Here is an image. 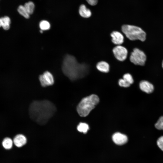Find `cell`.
<instances>
[{
    "instance_id": "obj_9",
    "label": "cell",
    "mask_w": 163,
    "mask_h": 163,
    "mask_svg": "<svg viewBox=\"0 0 163 163\" xmlns=\"http://www.w3.org/2000/svg\"><path fill=\"white\" fill-rule=\"evenodd\" d=\"M112 139L116 144L121 145L126 143L128 141L127 137L120 133H116L112 136Z\"/></svg>"
},
{
    "instance_id": "obj_17",
    "label": "cell",
    "mask_w": 163,
    "mask_h": 163,
    "mask_svg": "<svg viewBox=\"0 0 163 163\" xmlns=\"http://www.w3.org/2000/svg\"><path fill=\"white\" fill-rule=\"evenodd\" d=\"M18 11L22 16L28 19L30 15L27 11L24 5H20L18 7Z\"/></svg>"
},
{
    "instance_id": "obj_16",
    "label": "cell",
    "mask_w": 163,
    "mask_h": 163,
    "mask_svg": "<svg viewBox=\"0 0 163 163\" xmlns=\"http://www.w3.org/2000/svg\"><path fill=\"white\" fill-rule=\"evenodd\" d=\"M24 6L30 15L33 14L35 8V5L32 2L29 1L26 3Z\"/></svg>"
},
{
    "instance_id": "obj_21",
    "label": "cell",
    "mask_w": 163,
    "mask_h": 163,
    "mask_svg": "<svg viewBox=\"0 0 163 163\" xmlns=\"http://www.w3.org/2000/svg\"><path fill=\"white\" fill-rule=\"evenodd\" d=\"M123 78L130 85L134 82L132 76L129 73L125 74L123 76Z\"/></svg>"
},
{
    "instance_id": "obj_7",
    "label": "cell",
    "mask_w": 163,
    "mask_h": 163,
    "mask_svg": "<svg viewBox=\"0 0 163 163\" xmlns=\"http://www.w3.org/2000/svg\"><path fill=\"white\" fill-rule=\"evenodd\" d=\"M39 79L41 86L43 87L51 85L54 83L53 75L51 73L47 71L40 75Z\"/></svg>"
},
{
    "instance_id": "obj_13",
    "label": "cell",
    "mask_w": 163,
    "mask_h": 163,
    "mask_svg": "<svg viewBox=\"0 0 163 163\" xmlns=\"http://www.w3.org/2000/svg\"><path fill=\"white\" fill-rule=\"evenodd\" d=\"M79 13L82 17L88 18L91 17V12L90 9L87 8L84 5H81L79 9Z\"/></svg>"
},
{
    "instance_id": "obj_22",
    "label": "cell",
    "mask_w": 163,
    "mask_h": 163,
    "mask_svg": "<svg viewBox=\"0 0 163 163\" xmlns=\"http://www.w3.org/2000/svg\"><path fill=\"white\" fill-rule=\"evenodd\" d=\"M119 85L121 87H127L130 86V84L128 83L123 78L120 79L119 81Z\"/></svg>"
},
{
    "instance_id": "obj_1",
    "label": "cell",
    "mask_w": 163,
    "mask_h": 163,
    "mask_svg": "<svg viewBox=\"0 0 163 163\" xmlns=\"http://www.w3.org/2000/svg\"><path fill=\"white\" fill-rule=\"evenodd\" d=\"M56 110L55 105L51 101L44 100L34 101L29 109L30 118L39 124H46Z\"/></svg>"
},
{
    "instance_id": "obj_20",
    "label": "cell",
    "mask_w": 163,
    "mask_h": 163,
    "mask_svg": "<svg viewBox=\"0 0 163 163\" xmlns=\"http://www.w3.org/2000/svg\"><path fill=\"white\" fill-rule=\"evenodd\" d=\"M155 126L158 130H163V116L159 118L155 124Z\"/></svg>"
},
{
    "instance_id": "obj_14",
    "label": "cell",
    "mask_w": 163,
    "mask_h": 163,
    "mask_svg": "<svg viewBox=\"0 0 163 163\" xmlns=\"http://www.w3.org/2000/svg\"><path fill=\"white\" fill-rule=\"evenodd\" d=\"M1 18L2 27L5 30H8L10 27L11 20L10 18L8 16H5Z\"/></svg>"
},
{
    "instance_id": "obj_26",
    "label": "cell",
    "mask_w": 163,
    "mask_h": 163,
    "mask_svg": "<svg viewBox=\"0 0 163 163\" xmlns=\"http://www.w3.org/2000/svg\"><path fill=\"white\" fill-rule=\"evenodd\" d=\"M43 30H40V32L41 33H43Z\"/></svg>"
},
{
    "instance_id": "obj_15",
    "label": "cell",
    "mask_w": 163,
    "mask_h": 163,
    "mask_svg": "<svg viewBox=\"0 0 163 163\" xmlns=\"http://www.w3.org/2000/svg\"><path fill=\"white\" fill-rule=\"evenodd\" d=\"M13 142L10 138L6 137L2 141V145L4 148L9 149H11L13 145Z\"/></svg>"
},
{
    "instance_id": "obj_4",
    "label": "cell",
    "mask_w": 163,
    "mask_h": 163,
    "mask_svg": "<svg viewBox=\"0 0 163 163\" xmlns=\"http://www.w3.org/2000/svg\"><path fill=\"white\" fill-rule=\"evenodd\" d=\"M122 31L126 36L131 40H139L144 41L146 39L145 32L140 27L129 24L123 25Z\"/></svg>"
},
{
    "instance_id": "obj_23",
    "label": "cell",
    "mask_w": 163,
    "mask_h": 163,
    "mask_svg": "<svg viewBox=\"0 0 163 163\" xmlns=\"http://www.w3.org/2000/svg\"><path fill=\"white\" fill-rule=\"evenodd\" d=\"M157 144L158 147L163 151V136L158 138L157 141Z\"/></svg>"
},
{
    "instance_id": "obj_25",
    "label": "cell",
    "mask_w": 163,
    "mask_h": 163,
    "mask_svg": "<svg viewBox=\"0 0 163 163\" xmlns=\"http://www.w3.org/2000/svg\"><path fill=\"white\" fill-rule=\"evenodd\" d=\"M2 27V21L1 18H0V27Z\"/></svg>"
},
{
    "instance_id": "obj_8",
    "label": "cell",
    "mask_w": 163,
    "mask_h": 163,
    "mask_svg": "<svg viewBox=\"0 0 163 163\" xmlns=\"http://www.w3.org/2000/svg\"><path fill=\"white\" fill-rule=\"evenodd\" d=\"M111 41L114 44L120 45L124 42V37L121 33L117 31H114L110 34Z\"/></svg>"
},
{
    "instance_id": "obj_2",
    "label": "cell",
    "mask_w": 163,
    "mask_h": 163,
    "mask_svg": "<svg viewBox=\"0 0 163 163\" xmlns=\"http://www.w3.org/2000/svg\"><path fill=\"white\" fill-rule=\"evenodd\" d=\"M87 66L78 62L73 56L67 55L65 57L62 67L64 74L72 80L81 77L86 70Z\"/></svg>"
},
{
    "instance_id": "obj_3",
    "label": "cell",
    "mask_w": 163,
    "mask_h": 163,
    "mask_svg": "<svg viewBox=\"0 0 163 163\" xmlns=\"http://www.w3.org/2000/svg\"><path fill=\"white\" fill-rule=\"evenodd\" d=\"M99 101L98 97L95 94H92L83 98L77 107L78 114L81 117L87 116Z\"/></svg>"
},
{
    "instance_id": "obj_27",
    "label": "cell",
    "mask_w": 163,
    "mask_h": 163,
    "mask_svg": "<svg viewBox=\"0 0 163 163\" xmlns=\"http://www.w3.org/2000/svg\"><path fill=\"white\" fill-rule=\"evenodd\" d=\"M162 67L163 68V62H162Z\"/></svg>"
},
{
    "instance_id": "obj_19",
    "label": "cell",
    "mask_w": 163,
    "mask_h": 163,
    "mask_svg": "<svg viewBox=\"0 0 163 163\" xmlns=\"http://www.w3.org/2000/svg\"><path fill=\"white\" fill-rule=\"evenodd\" d=\"M39 27L41 30H47L50 29V25L48 21L46 20H42L39 23Z\"/></svg>"
},
{
    "instance_id": "obj_6",
    "label": "cell",
    "mask_w": 163,
    "mask_h": 163,
    "mask_svg": "<svg viewBox=\"0 0 163 163\" xmlns=\"http://www.w3.org/2000/svg\"><path fill=\"white\" fill-rule=\"evenodd\" d=\"M112 51L115 58L119 61H124L127 58L128 51L123 46L117 45L113 48Z\"/></svg>"
},
{
    "instance_id": "obj_18",
    "label": "cell",
    "mask_w": 163,
    "mask_h": 163,
    "mask_svg": "<svg viewBox=\"0 0 163 163\" xmlns=\"http://www.w3.org/2000/svg\"><path fill=\"white\" fill-rule=\"evenodd\" d=\"M89 129V126L85 123H80L77 127L78 130L84 133H86Z\"/></svg>"
},
{
    "instance_id": "obj_12",
    "label": "cell",
    "mask_w": 163,
    "mask_h": 163,
    "mask_svg": "<svg viewBox=\"0 0 163 163\" xmlns=\"http://www.w3.org/2000/svg\"><path fill=\"white\" fill-rule=\"evenodd\" d=\"M96 67L100 71L105 73L108 72L110 70V65L105 61H101L98 62L96 65Z\"/></svg>"
},
{
    "instance_id": "obj_10",
    "label": "cell",
    "mask_w": 163,
    "mask_h": 163,
    "mask_svg": "<svg viewBox=\"0 0 163 163\" xmlns=\"http://www.w3.org/2000/svg\"><path fill=\"white\" fill-rule=\"evenodd\" d=\"M140 89L142 91L147 93H150L154 90L153 85L147 81H142L140 83Z\"/></svg>"
},
{
    "instance_id": "obj_5",
    "label": "cell",
    "mask_w": 163,
    "mask_h": 163,
    "mask_svg": "<svg viewBox=\"0 0 163 163\" xmlns=\"http://www.w3.org/2000/svg\"><path fill=\"white\" fill-rule=\"evenodd\" d=\"M129 59L135 65L143 66L145 64L146 57L143 51L137 48H135L131 53Z\"/></svg>"
},
{
    "instance_id": "obj_24",
    "label": "cell",
    "mask_w": 163,
    "mask_h": 163,
    "mask_svg": "<svg viewBox=\"0 0 163 163\" xmlns=\"http://www.w3.org/2000/svg\"><path fill=\"white\" fill-rule=\"evenodd\" d=\"M88 3L91 5H96L98 2V0H86Z\"/></svg>"
},
{
    "instance_id": "obj_11",
    "label": "cell",
    "mask_w": 163,
    "mask_h": 163,
    "mask_svg": "<svg viewBox=\"0 0 163 163\" xmlns=\"http://www.w3.org/2000/svg\"><path fill=\"white\" fill-rule=\"evenodd\" d=\"M13 142L16 146L20 147L25 144L27 142V139L22 134H18L14 138Z\"/></svg>"
}]
</instances>
